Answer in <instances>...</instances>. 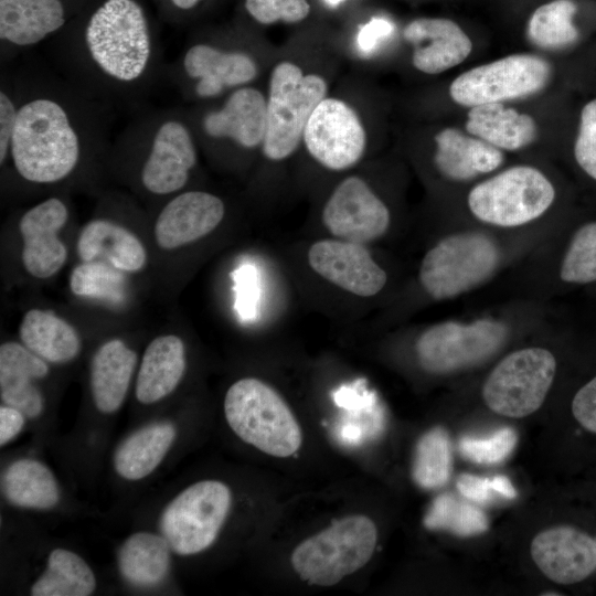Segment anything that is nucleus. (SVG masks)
Wrapping results in <instances>:
<instances>
[{
  "mask_svg": "<svg viewBox=\"0 0 596 596\" xmlns=\"http://www.w3.org/2000/svg\"><path fill=\"white\" fill-rule=\"evenodd\" d=\"M507 338V328L494 320L471 323L446 321L426 329L417 339L421 366L446 374L473 366L494 354Z\"/></svg>",
  "mask_w": 596,
  "mask_h": 596,
  "instance_id": "12",
  "label": "nucleus"
},
{
  "mask_svg": "<svg viewBox=\"0 0 596 596\" xmlns=\"http://www.w3.org/2000/svg\"><path fill=\"white\" fill-rule=\"evenodd\" d=\"M65 23L62 0H0L1 57L31 49Z\"/></svg>",
  "mask_w": 596,
  "mask_h": 596,
  "instance_id": "21",
  "label": "nucleus"
},
{
  "mask_svg": "<svg viewBox=\"0 0 596 596\" xmlns=\"http://www.w3.org/2000/svg\"><path fill=\"white\" fill-rule=\"evenodd\" d=\"M18 92L13 75L2 74L0 86V166L7 162L15 117Z\"/></svg>",
  "mask_w": 596,
  "mask_h": 596,
  "instance_id": "43",
  "label": "nucleus"
},
{
  "mask_svg": "<svg viewBox=\"0 0 596 596\" xmlns=\"http://www.w3.org/2000/svg\"><path fill=\"white\" fill-rule=\"evenodd\" d=\"M187 370V350L177 334H161L152 339L140 359L135 396L142 405L161 402L181 383Z\"/></svg>",
  "mask_w": 596,
  "mask_h": 596,
  "instance_id": "24",
  "label": "nucleus"
},
{
  "mask_svg": "<svg viewBox=\"0 0 596 596\" xmlns=\"http://www.w3.org/2000/svg\"><path fill=\"white\" fill-rule=\"evenodd\" d=\"M117 139L116 152L132 158L139 185L153 196L183 191L198 164L193 131L173 109L138 118Z\"/></svg>",
  "mask_w": 596,
  "mask_h": 596,
  "instance_id": "3",
  "label": "nucleus"
},
{
  "mask_svg": "<svg viewBox=\"0 0 596 596\" xmlns=\"http://www.w3.org/2000/svg\"><path fill=\"white\" fill-rule=\"evenodd\" d=\"M4 500L20 509L49 511L61 501V488L52 469L35 458L11 461L1 473Z\"/></svg>",
  "mask_w": 596,
  "mask_h": 596,
  "instance_id": "30",
  "label": "nucleus"
},
{
  "mask_svg": "<svg viewBox=\"0 0 596 596\" xmlns=\"http://www.w3.org/2000/svg\"><path fill=\"white\" fill-rule=\"evenodd\" d=\"M57 51L67 81L107 105L146 93L160 70L161 49L137 0H103Z\"/></svg>",
  "mask_w": 596,
  "mask_h": 596,
  "instance_id": "2",
  "label": "nucleus"
},
{
  "mask_svg": "<svg viewBox=\"0 0 596 596\" xmlns=\"http://www.w3.org/2000/svg\"><path fill=\"white\" fill-rule=\"evenodd\" d=\"M307 259L317 275L354 296L373 297L387 280L365 244L336 237L319 240L309 247Z\"/></svg>",
  "mask_w": 596,
  "mask_h": 596,
  "instance_id": "15",
  "label": "nucleus"
},
{
  "mask_svg": "<svg viewBox=\"0 0 596 596\" xmlns=\"http://www.w3.org/2000/svg\"><path fill=\"white\" fill-rule=\"evenodd\" d=\"M556 361L542 348L514 351L502 359L487 377L482 397L494 413L522 418L543 404L553 383Z\"/></svg>",
  "mask_w": 596,
  "mask_h": 596,
  "instance_id": "10",
  "label": "nucleus"
},
{
  "mask_svg": "<svg viewBox=\"0 0 596 596\" xmlns=\"http://www.w3.org/2000/svg\"><path fill=\"white\" fill-rule=\"evenodd\" d=\"M574 0H553L540 6L528 22V36L540 47L555 50L573 44L578 31L573 23Z\"/></svg>",
  "mask_w": 596,
  "mask_h": 596,
  "instance_id": "34",
  "label": "nucleus"
},
{
  "mask_svg": "<svg viewBox=\"0 0 596 596\" xmlns=\"http://www.w3.org/2000/svg\"><path fill=\"white\" fill-rule=\"evenodd\" d=\"M245 8L262 24L277 21L295 23L307 18L310 12L307 0H245Z\"/></svg>",
  "mask_w": 596,
  "mask_h": 596,
  "instance_id": "41",
  "label": "nucleus"
},
{
  "mask_svg": "<svg viewBox=\"0 0 596 596\" xmlns=\"http://www.w3.org/2000/svg\"><path fill=\"white\" fill-rule=\"evenodd\" d=\"M530 553L538 568L552 582L571 585L596 571V539L568 525L536 534Z\"/></svg>",
  "mask_w": 596,
  "mask_h": 596,
  "instance_id": "19",
  "label": "nucleus"
},
{
  "mask_svg": "<svg viewBox=\"0 0 596 596\" xmlns=\"http://www.w3.org/2000/svg\"><path fill=\"white\" fill-rule=\"evenodd\" d=\"M177 434L175 425L168 421L138 428L117 446L113 456L114 470L127 481L149 477L167 457Z\"/></svg>",
  "mask_w": 596,
  "mask_h": 596,
  "instance_id": "27",
  "label": "nucleus"
},
{
  "mask_svg": "<svg viewBox=\"0 0 596 596\" xmlns=\"http://www.w3.org/2000/svg\"><path fill=\"white\" fill-rule=\"evenodd\" d=\"M49 364L21 342H3L0 345L2 404L20 409L28 419L39 418L45 403L38 382L49 375Z\"/></svg>",
  "mask_w": 596,
  "mask_h": 596,
  "instance_id": "23",
  "label": "nucleus"
},
{
  "mask_svg": "<svg viewBox=\"0 0 596 596\" xmlns=\"http://www.w3.org/2000/svg\"><path fill=\"white\" fill-rule=\"evenodd\" d=\"M13 78L18 111L3 167L10 163L24 182L52 185L105 149L107 104L67 79L44 74Z\"/></svg>",
  "mask_w": 596,
  "mask_h": 596,
  "instance_id": "1",
  "label": "nucleus"
},
{
  "mask_svg": "<svg viewBox=\"0 0 596 596\" xmlns=\"http://www.w3.org/2000/svg\"><path fill=\"white\" fill-rule=\"evenodd\" d=\"M550 64L542 57L521 53L470 68L449 87L451 99L473 107L522 98L541 91L549 82Z\"/></svg>",
  "mask_w": 596,
  "mask_h": 596,
  "instance_id": "11",
  "label": "nucleus"
},
{
  "mask_svg": "<svg viewBox=\"0 0 596 596\" xmlns=\"http://www.w3.org/2000/svg\"><path fill=\"white\" fill-rule=\"evenodd\" d=\"M226 423L244 443L286 458L299 450L302 432L283 396L257 377H242L226 391L223 402Z\"/></svg>",
  "mask_w": 596,
  "mask_h": 596,
  "instance_id": "4",
  "label": "nucleus"
},
{
  "mask_svg": "<svg viewBox=\"0 0 596 596\" xmlns=\"http://www.w3.org/2000/svg\"><path fill=\"white\" fill-rule=\"evenodd\" d=\"M26 416L18 408L1 404L0 406V445L12 441L23 430Z\"/></svg>",
  "mask_w": 596,
  "mask_h": 596,
  "instance_id": "46",
  "label": "nucleus"
},
{
  "mask_svg": "<svg viewBox=\"0 0 596 596\" xmlns=\"http://www.w3.org/2000/svg\"><path fill=\"white\" fill-rule=\"evenodd\" d=\"M554 198L553 184L540 170L515 166L473 187L468 205L480 221L512 227L541 216Z\"/></svg>",
  "mask_w": 596,
  "mask_h": 596,
  "instance_id": "8",
  "label": "nucleus"
},
{
  "mask_svg": "<svg viewBox=\"0 0 596 596\" xmlns=\"http://www.w3.org/2000/svg\"><path fill=\"white\" fill-rule=\"evenodd\" d=\"M138 363L137 353L114 338L102 343L89 364V390L95 408L111 415L123 406Z\"/></svg>",
  "mask_w": 596,
  "mask_h": 596,
  "instance_id": "25",
  "label": "nucleus"
},
{
  "mask_svg": "<svg viewBox=\"0 0 596 596\" xmlns=\"http://www.w3.org/2000/svg\"><path fill=\"white\" fill-rule=\"evenodd\" d=\"M394 24L381 17H374L362 24L356 35V46L361 54H372L381 42L387 39L394 31Z\"/></svg>",
  "mask_w": 596,
  "mask_h": 596,
  "instance_id": "45",
  "label": "nucleus"
},
{
  "mask_svg": "<svg viewBox=\"0 0 596 596\" xmlns=\"http://www.w3.org/2000/svg\"><path fill=\"white\" fill-rule=\"evenodd\" d=\"M302 139L310 156L334 171L354 166L366 145L356 113L343 100L326 97L310 115Z\"/></svg>",
  "mask_w": 596,
  "mask_h": 596,
  "instance_id": "13",
  "label": "nucleus"
},
{
  "mask_svg": "<svg viewBox=\"0 0 596 596\" xmlns=\"http://www.w3.org/2000/svg\"><path fill=\"white\" fill-rule=\"evenodd\" d=\"M230 487L217 479L195 481L177 493L158 519L159 533L173 554L192 556L219 538L232 507Z\"/></svg>",
  "mask_w": 596,
  "mask_h": 596,
  "instance_id": "6",
  "label": "nucleus"
},
{
  "mask_svg": "<svg viewBox=\"0 0 596 596\" xmlns=\"http://www.w3.org/2000/svg\"><path fill=\"white\" fill-rule=\"evenodd\" d=\"M178 73L191 83L201 99L214 98L228 88H240L257 75L255 61L238 50H223L207 43L187 47L179 60Z\"/></svg>",
  "mask_w": 596,
  "mask_h": 596,
  "instance_id": "18",
  "label": "nucleus"
},
{
  "mask_svg": "<svg viewBox=\"0 0 596 596\" xmlns=\"http://www.w3.org/2000/svg\"><path fill=\"white\" fill-rule=\"evenodd\" d=\"M76 251L82 262L102 259L123 273L140 272L147 264L141 241L126 226L105 217L93 219L82 227Z\"/></svg>",
  "mask_w": 596,
  "mask_h": 596,
  "instance_id": "26",
  "label": "nucleus"
},
{
  "mask_svg": "<svg viewBox=\"0 0 596 596\" xmlns=\"http://www.w3.org/2000/svg\"><path fill=\"white\" fill-rule=\"evenodd\" d=\"M435 164L441 174L458 181L496 170L503 162L501 150L485 140L456 128H445L435 136Z\"/></svg>",
  "mask_w": 596,
  "mask_h": 596,
  "instance_id": "28",
  "label": "nucleus"
},
{
  "mask_svg": "<svg viewBox=\"0 0 596 596\" xmlns=\"http://www.w3.org/2000/svg\"><path fill=\"white\" fill-rule=\"evenodd\" d=\"M498 264V247L487 235L456 234L426 253L419 267V283L435 299L453 298L488 279Z\"/></svg>",
  "mask_w": 596,
  "mask_h": 596,
  "instance_id": "9",
  "label": "nucleus"
},
{
  "mask_svg": "<svg viewBox=\"0 0 596 596\" xmlns=\"http://www.w3.org/2000/svg\"><path fill=\"white\" fill-rule=\"evenodd\" d=\"M224 216L225 204L220 196L202 190L181 191L158 213L155 240L160 248L174 251L211 234Z\"/></svg>",
  "mask_w": 596,
  "mask_h": 596,
  "instance_id": "17",
  "label": "nucleus"
},
{
  "mask_svg": "<svg viewBox=\"0 0 596 596\" xmlns=\"http://www.w3.org/2000/svg\"><path fill=\"white\" fill-rule=\"evenodd\" d=\"M518 436L510 427H503L486 437L465 436L459 440L460 454L468 460L493 465L508 458L517 445Z\"/></svg>",
  "mask_w": 596,
  "mask_h": 596,
  "instance_id": "39",
  "label": "nucleus"
},
{
  "mask_svg": "<svg viewBox=\"0 0 596 596\" xmlns=\"http://www.w3.org/2000/svg\"><path fill=\"white\" fill-rule=\"evenodd\" d=\"M377 543L374 521L364 514L345 515L300 542L291 553L295 573L315 586H332L362 568Z\"/></svg>",
  "mask_w": 596,
  "mask_h": 596,
  "instance_id": "5",
  "label": "nucleus"
},
{
  "mask_svg": "<svg viewBox=\"0 0 596 596\" xmlns=\"http://www.w3.org/2000/svg\"><path fill=\"white\" fill-rule=\"evenodd\" d=\"M124 273L102 260L83 262L70 277L74 295L109 301H120L124 296Z\"/></svg>",
  "mask_w": 596,
  "mask_h": 596,
  "instance_id": "37",
  "label": "nucleus"
},
{
  "mask_svg": "<svg viewBox=\"0 0 596 596\" xmlns=\"http://www.w3.org/2000/svg\"><path fill=\"white\" fill-rule=\"evenodd\" d=\"M267 100L256 88L243 86L232 92L221 107L207 110L200 120L203 134L253 149L263 143Z\"/></svg>",
  "mask_w": 596,
  "mask_h": 596,
  "instance_id": "20",
  "label": "nucleus"
},
{
  "mask_svg": "<svg viewBox=\"0 0 596 596\" xmlns=\"http://www.w3.org/2000/svg\"><path fill=\"white\" fill-rule=\"evenodd\" d=\"M327 84L315 74L305 75L290 62L277 64L272 73L267 121L262 143L266 158L279 161L297 149L307 121L326 97Z\"/></svg>",
  "mask_w": 596,
  "mask_h": 596,
  "instance_id": "7",
  "label": "nucleus"
},
{
  "mask_svg": "<svg viewBox=\"0 0 596 596\" xmlns=\"http://www.w3.org/2000/svg\"><path fill=\"white\" fill-rule=\"evenodd\" d=\"M428 529L449 531L459 536H471L488 528L486 514L471 503L450 494L437 497L424 520Z\"/></svg>",
  "mask_w": 596,
  "mask_h": 596,
  "instance_id": "36",
  "label": "nucleus"
},
{
  "mask_svg": "<svg viewBox=\"0 0 596 596\" xmlns=\"http://www.w3.org/2000/svg\"><path fill=\"white\" fill-rule=\"evenodd\" d=\"M403 36L413 45V65L425 74L453 68L472 51L469 36L449 19H415L405 26Z\"/></svg>",
  "mask_w": 596,
  "mask_h": 596,
  "instance_id": "22",
  "label": "nucleus"
},
{
  "mask_svg": "<svg viewBox=\"0 0 596 596\" xmlns=\"http://www.w3.org/2000/svg\"><path fill=\"white\" fill-rule=\"evenodd\" d=\"M572 413L583 428L596 434V376L577 391L572 401Z\"/></svg>",
  "mask_w": 596,
  "mask_h": 596,
  "instance_id": "44",
  "label": "nucleus"
},
{
  "mask_svg": "<svg viewBox=\"0 0 596 596\" xmlns=\"http://www.w3.org/2000/svg\"><path fill=\"white\" fill-rule=\"evenodd\" d=\"M560 274L570 284L596 281V222L587 223L575 232Z\"/></svg>",
  "mask_w": 596,
  "mask_h": 596,
  "instance_id": "38",
  "label": "nucleus"
},
{
  "mask_svg": "<svg viewBox=\"0 0 596 596\" xmlns=\"http://www.w3.org/2000/svg\"><path fill=\"white\" fill-rule=\"evenodd\" d=\"M453 470V456L448 434L440 427L426 432L418 439L412 476L416 485L426 490L443 487Z\"/></svg>",
  "mask_w": 596,
  "mask_h": 596,
  "instance_id": "35",
  "label": "nucleus"
},
{
  "mask_svg": "<svg viewBox=\"0 0 596 596\" xmlns=\"http://www.w3.org/2000/svg\"><path fill=\"white\" fill-rule=\"evenodd\" d=\"M390 211L361 178L342 180L327 200L322 223L336 238L368 244L389 230Z\"/></svg>",
  "mask_w": 596,
  "mask_h": 596,
  "instance_id": "14",
  "label": "nucleus"
},
{
  "mask_svg": "<svg viewBox=\"0 0 596 596\" xmlns=\"http://www.w3.org/2000/svg\"><path fill=\"white\" fill-rule=\"evenodd\" d=\"M466 130L471 136L508 151L529 146L538 136L533 117L505 107L502 103L471 107L467 115Z\"/></svg>",
  "mask_w": 596,
  "mask_h": 596,
  "instance_id": "32",
  "label": "nucleus"
},
{
  "mask_svg": "<svg viewBox=\"0 0 596 596\" xmlns=\"http://www.w3.org/2000/svg\"><path fill=\"white\" fill-rule=\"evenodd\" d=\"M458 491L467 499L477 503H488L497 499H514L515 489L504 476L492 478L462 473L457 480Z\"/></svg>",
  "mask_w": 596,
  "mask_h": 596,
  "instance_id": "40",
  "label": "nucleus"
},
{
  "mask_svg": "<svg viewBox=\"0 0 596 596\" xmlns=\"http://www.w3.org/2000/svg\"><path fill=\"white\" fill-rule=\"evenodd\" d=\"M21 343L50 364L74 361L82 341L77 330L51 310H28L19 326Z\"/></svg>",
  "mask_w": 596,
  "mask_h": 596,
  "instance_id": "31",
  "label": "nucleus"
},
{
  "mask_svg": "<svg viewBox=\"0 0 596 596\" xmlns=\"http://www.w3.org/2000/svg\"><path fill=\"white\" fill-rule=\"evenodd\" d=\"M172 554L170 544L160 533L137 531L121 542L117 552V568L129 585L153 588L169 576Z\"/></svg>",
  "mask_w": 596,
  "mask_h": 596,
  "instance_id": "29",
  "label": "nucleus"
},
{
  "mask_svg": "<svg viewBox=\"0 0 596 596\" xmlns=\"http://www.w3.org/2000/svg\"><path fill=\"white\" fill-rule=\"evenodd\" d=\"M171 3L180 10H190L201 0H170Z\"/></svg>",
  "mask_w": 596,
  "mask_h": 596,
  "instance_id": "47",
  "label": "nucleus"
},
{
  "mask_svg": "<svg viewBox=\"0 0 596 596\" xmlns=\"http://www.w3.org/2000/svg\"><path fill=\"white\" fill-rule=\"evenodd\" d=\"M68 217V206L58 196H50L21 215L18 224L22 238L21 259L32 277L50 278L65 265L67 248L58 234Z\"/></svg>",
  "mask_w": 596,
  "mask_h": 596,
  "instance_id": "16",
  "label": "nucleus"
},
{
  "mask_svg": "<svg viewBox=\"0 0 596 596\" xmlns=\"http://www.w3.org/2000/svg\"><path fill=\"white\" fill-rule=\"evenodd\" d=\"M97 586L94 571L77 553L56 547L30 588L32 596H89Z\"/></svg>",
  "mask_w": 596,
  "mask_h": 596,
  "instance_id": "33",
  "label": "nucleus"
},
{
  "mask_svg": "<svg viewBox=\"0 0 596 596\" xmlns=\"http://www.w3.org/2000/svg\"><path fill=\"white\" fill-rule=\"evenodd\" d=\"M574 156L578 166L596 180V98L589 100L581 111Z\"/></svg>",
  "mask_w": 596,
  "mask_h": 596,
  "instance_id": "42",
  "label": "nucleus"
},
{
  "mask_svg": "<svg viewBox=\"0 0 596 596\" xmlns=\"http://www.w3.org/2000/svg\"><path fill=\"white\" fill-rule=\"evenodd\" d=\"M343 1L344 0H323V2L330 8H334V7L339 6Z\"/></svg>",
  "mask_w": 596,
  "mask_h": 596,
  "instance_id": "48",
  "label": "nucleus"
}]
</instances>
